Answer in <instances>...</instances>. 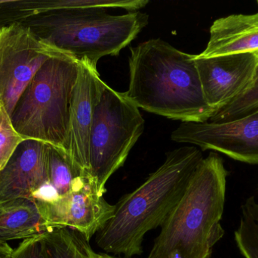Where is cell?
Listing matches in <instances>:
<instances>
[{"mask_svg": "<svg viewBox=\"0 0 258 258\" xmlns=\"http://www.w3.org/2000/svg\"><path fill=\"white\" fill-rule=\"evenodd\" d=\"M130 48L122 93L137 108L182 123L206 122L216 113L205 100L194 55L159 38Z\"/></svg>", "mask_w": 258, "mask_h": 258, "instance_id": "1", "label": "cell"}, {"mask_svg": "<svg viewBox=\"0 0 258 258\" xmlns=\"http://www.w3.org/2000/svg\"><path fill=\"white\" fill-rule=\"evenodd\" d=\"M203 159L195 146L167 153L164 163L143 184L115 204L113 218L97 233L98 246L126 258L141 255L144 236L162 227Z\"/></svg>", "mask_w": 258, "mask_h": 258, "instance_id": "2", "label": "cell"}, {"mask_svg": "<svg viewBox=\"0 0 258 258\" xmlns=\"http://www.w3.org/2000/svg\"><path fill=\"white\" fill-rule=\"evenodd\" d=\"M229 172L217 152L194 171L183 196L162 224L148 258H211L225 234L221 225Z\"/></svg>", "mask_w": 258, "mask_h": 258, "instance_id": "3", "label": "cell"}, {"mask_svg": "<svg viewBox=\"0 0 258 258\" xmlns=\"http://www.w3.org/2000/svg\"><path fill=\"white\" fill-rule=\"evenodd\" d=\"M148 22L149 15L140 11L113 15L84 9L44 12L21 24L59 53L97 69L101 58L118 56Z\"/></svg>", "mask_w": 258, "mask_h": 258, "instance_id": "4", "label": "cell"}, {"mask_svg": "<svg viewBox=\"0 0 258 258\" xmlns=\"http://www.w3.org/2000/svg\"><path fill=\"white\" fill-rule=\"evenodd\" d=\"M80 63L66 55L48 59L21 94L11 121L26 140H37L67 156L70 114Z\"/></svg>", "mask_w": 258, "mask_h": 258, "instance_id": "5", "label": "cell"}, {"mask_svg": "<svg viewBox=\"0 0 258 258\" xmlns=\"http://www.w3.org/2000/svg\"><path fill=\"white\" fill-rule=\"evenodd\" d=\"M144 129L139 109L106 83L95 108L89 142V181L98 194L104 196L107 181L123 166Z\"/></svg>", "mask_w": 258, "mask_h": 258, "instance_id": "6", "label": "cell"}, {"mask_svg": "<svg viewBox=\"0 0 258 258\" xmlns=\"http://www.w3.org/2000/svg\"><path fill=\"white\" fill-rule=\"evenodd\" d=\"M60 53L21 23L0 27V101L9 116L41 67Z\"/></svg>", "mask_w": 258, "mask_h": 258, "instance_id": "7", "label": "cell"}, {"mask_svg": "<svg viewBox=\"0 0 258 258\" xmlns=\"http://www.w3.org/2000/svg\"><path fill=\"white\" fill-rule=\"evenodd\" d=\"M171 140L222 153L233 160L258 165V109L224 122L182 123Z\"/></svg>", "mask_w": 258, "mask_h": 258, "instance_id": "8", "label": "cell"}, {"mask_svg": "<svg viewBox=\"0 0 258 258\" xmlns=\"http://www.w3.org/2000/svg\"><path fill=\"white\" fill-rule=\"evenodd\" d=\"M47 230L68 227L78 232L86 240L111 219L115 205L109 204L87 179L76 177L66 195L50 202L36 201Z\"/></svg>", "mask_w": 258, "mask_h": 258, "instance_id": "9", "label": "cell"}, {"mask_svg": "<svg viewBox=\"0 0 258 258\" xmlns=\"http://www.w3.org/2000/svg\"><path fill=\"white\" fill-rule=\"evenodd\" d=\"M105 85L98 70L85 62L80 63L78 78L71 101L67 158L76 174L89 181L92 121Z\"/></svg>", "mask_w": 258, "mask_h": 258, "instance_id": "10", "label": "cell"}, {"mask_svg": "<svg viewBox=\"0 0 258 258\" xmlns=\"http://www.w3.org/2000/svg\"><path fill=\"white\" fill-rule=\"evenodd\" d=\"M194 59L205 100L217 113L251 86L258 65V51L202 59L194 55Z\"/></svg>", "mask_w": 258, "mask_h": 258, "instance_id": "11", "label": "cell"}, {"mask_svg": "<svg viewBox=\"0 0 258 258\" xmlns=\"http://www.w3.org/2000/svg\"><path fill=\"white\" fill-rule=\"evenodd\" d=\"M49 145L37 140H25L18 145L0 171V202L28 198L49 183Z\"/></svg>", "mask_w": 258, "mask_h": 258, "instance_id": "12", "label": "cell"}, {"mask_svg": "<svg viewBox=\"0 0 258 258\" xmlns=\"http://www.w3.org/2000/svg\"><path fill=\"white\" fill-rule=\"evenodd\" d=\"M258 51V13L232 15L216 20L210 28L207 46L196 58Z\"/></svg>", "mask_w": 258, "mask_h": 258, "instance_id": "13", "label": "cell"}, {"mask_svg": "<svg viewBox=\"0 0 258 258\" xmlns=\"http://www.w3.org/2000/svg\"><path fill=\"white\" fill-rule=\"evenodd\" d=\"M47 231L36 201L18 198L0 202V240H26Z\"/></svg>", "mask_w": 258, "mask_h": 258, "instance_id": "14", "label": "cell"}, {"mask_svg": "<svg viewBox=\"0 0 258 258\" xmlns=\"http://www.w3.org/2000/svg\"><path fill=\"white\" fill-rule=\"evenodd\" d=\"M42 242L45 258H93L89 241L68 227L48 230L42 235Z\"/></svg>", "mask_w": 258, "mask_h": 258, "instance_id": "15", "label": "cell"}, {"mask_svg": "<svg viewBox=\"0 0 258 258\" xmlns=\"http://www.w3.org/2000/svg\"><path fill=\"white\" fill-rule=\"evenodd\" d=\"M234 239L244 257L258 258V203L254 196L247 198L241 206Z\"/></svg>", "mask_w": 258, "mask_h": 258, "instance_id": "16", "label": "cell"}, {"mask_svg": "<svg viewBox=\"0 0 258 258\" xmlns=\"http://www.w3.org/2000/svg\"><path fill=\"white\" fill-rule=\"evenodd\" d=\"M48 179L59 196L71 190L73 182L78 176L74 172L66 154L49 145L48 159Z\"/></svg>", "mask_w": 258, "mask_h": 258, "instance_id": "17", "label": "cell"}, {"mask_svg": "<svg viewBox=\"0 0 258 258\" xmlns=\"http://www.w3.org/2000/svg\"><path fill=\"white\" fill-rule=\"evenodd\" d=\"M258 109V65L252 83L245 93L218 111L209 120L212 122H224L237 119Z\"/></svg>", "mask_w": 258, "mask_h": 258, "instance_id": "18", "label": "cell"}, {"mask_svg": "<svg viewBox=\"0 0 258 258\" xmlns=\"http://www.w3.org/2000/svg\"><path fill=\"white\" fill-rule=\"evenodd\" d=\"M14 128L10 116L0 101V171L20 144L25 141Z\"/></svg>", "mask_w": 258, "mask_h": 258, "instance_id": "19", "label": "cell"}, {"mask_svg": "<svg viewBox=\"0 0 258 258\" xmlns=\"http://www.w3.org/2000/svg\"><path fill=\"white\" fill-rule=\"evenodd\" d=\"M42 235L23 241L14 251L13 258H45Z\"/></svg>", "mask_w": 258, "mask_h": 258, "instance_id": "20", "label": "cell"}, {"mask_svg": "<svg viewBox=\"0 0 258 258\" xmlns=\"http://www.w3.org/2000/svg\"><path fill=\"white\" fill-rule=\"evenodd\" d=\"M14 251L7 242L0 240V258H13Z\"/></svg>", "mask_w": 258, "mask_h": 258, "instance_id": "21", "label": "cell"}, {"mask_svg": "<svg viewBox=\"0 0 258 258\" xmlns=\"http://www.w3.org/2000/svg\"><path fill=\"white\" fill-rule=\"evenodd\" d=\"M93 258H117L110 255V254H106V253H95L94 251Z\"/></svg>", "mask_w": 258, "mask_h": 258, "instance_id": "22", "label": "cell"}, {"mask_svg": "<svg viewBox=\"0 0 258 258\" xmlns=\"http://www.w3.org/2000/svg\"><path fill=\"white\" fill-rule=\"evenodd\" d=\"M257 3H258V2H257Z\"/></svg>", "mask_w": 258, "mask_h": 258, "instance_id": "23", "label": "cell"}]
</instances>
